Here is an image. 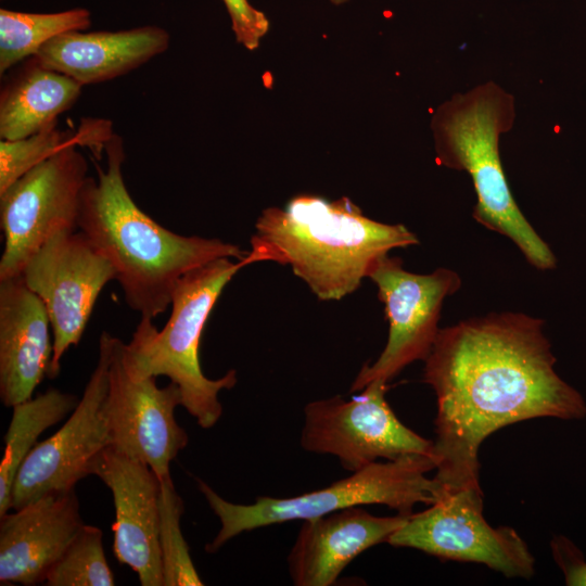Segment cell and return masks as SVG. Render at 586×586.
I'll return each mask as SVG.
<instances>
[{
  "label": "cell",
  "mask_w": 586,
  "mask_h": 586,
  "mask_svg": "<svg viewBox=\"0 0 586 586\" xmlns=\"http://www.w3.org/2000/svg\"><path fill=\"white\" fill-rule=\"evenodd\" d=\"M543 323L507 311L440 329L423 381L436 395L434 479L442 493L482 491L479 449L498 429L586 416L582 395L555 370Z\"/></svg>",
  "instance_id": "cell-1"
},
{
  "label": "cell",
  "mask_w": 586,
  "mask_h": 586,
  "mask_svg": "<svg viewBox=\"0 0 586 586\" xmlns=\"http://www.w3.org/2000/svg\"><path fill=\"white\" fill-rule=\"evenodd\" d=\"M105 169L88 178L78 229L115 270L127 305L153 319L171 304L176 283L188 271L218 258L244 260L247 252L218 239L184 237L165 229L132 200L122 166V138L112 133L105 143Z\"/></svg>",
  "instance_id": "cell-2"
},
{
  "label": "cell",
  "mask_w": 586,
  "mask_h": 586,
  "mask_svg": "<svg viewBox=\"0 0 586 586\" xmlns=\"http://www.w3.org/2000/svg\"><path fill=\"white\" fill-rule=\"evenodd\" d=\"M418 243L404 225L375 221L346 196L302 194L263 211L244 263L290 265L319 300L337 301L359 288L381 256Z\"/></svg>",
  "instance_id": "cell-3"
},
{
  "label": "cell",
  "mask_w": 586,
  "mask_h": 586,
  "mask_svg": "<svg viewBox=\"0 0 586 586\" xmlns=\"http://www.w3.org/2000/svg\"><path fill=\"white\" fill-rule=\"evenodd\" d=\"M514 116L512 95L494 82L454 95L432 118L436 157L470 175L479 224L513 241L535 268L551 269L556 257L518 207L499 156V137L512 128Z\"/></svg>",
  "instance_id": "cell-4"
},
{
  "label": "cell",
  "mask_w": 586,
  "mask_h": 586,
  "mask_svg": "<svg viewBox=\"0 0 586 586\" xmlns=\"http://www.w3.org/2000/svg\"><path fill=\"white\" fill-rule=\"evenodd\" d=\"M246 266L218 258L184 273L171 296V314L160 331L150 318H141L132 339L122 346L127 372L135 379L165 375L181 393V406L202 429L213 428L222 415L218 394L237 383L235 370L212 380L199 360L200 340L206 320L224 288Z\"/></svg>",
  "instance_id": "cell-5"
},
{
  "label": "cell",
  "mask_w": 586,
  "mask_h": 586,
  "mask_svg": "<svg viewBox=\"0 0 586 586\" xmlns=\"http://www.w3.org/2000/svg\"><path fill=\"white\" fill-rule=\"evenodd\" d=\"M435 469L433 456L406 455L395 460L375 461L314 492L285 498L258 496L249 505L230 502L196 479L200 492L220 522L217 535L205 549L216 552L243 532L362 505H384L398 514L410 515L415 505L431 506L441 497L438 483L426 476Z\"/></svg>",
  "instance_id": "cell-6"
},
{
  "label": "cell",
  "mask_w": 586,
  "mask_h": 586,
  "mask_svg": "<svg viewBox=\"0 0 586 586\" xmlns=\"http://www.w3.org/2000/svg\"><path fill=\"white\" fill-rule=\"evenodd\" d=\"M71 143L28 170L0 193L4 249L0 280L17 277L56 231L78 228L88 163Z\"/></svg>",
  "instance_id": "cell-7"
},
{
  "label": "cell",
  "mask_w": 586,
  "mask_h": 586,
  "mask_svg": "<svg viewBox=\"0 0 586 586\" xmlns=\"http://www.w3.org/2000/svg\"><path fill=\"white\" fill-rule=\"evenodd\" d=\"M386 384L373 381L349 399L340 395L314 400L304 408L301 446L332 455L348 471L379 459L406 455L433 456V441L406 426L385 399Z\"/></svg>",
  "instance_id": "cell-8"
},
{
  "label": "cell",
  "mask_w": 586,
  "mask_h": 586,
  "mask_svg": "<svg viewBox=\"0 0 586 586\" xmlns=\"http://www.w3.org/2000/svg\"><path fill=\"white\" fill-rule=\"evenodd\" d=\"M387 544L440 559L481 563L507 577L534 574V557L517 531L493 527L483 517L482 491L442 494L429 509L408 515Z\"/></svg>",
  "instance_id": "cell-9"
},
{
  "label": "cell",
  "mask_w": 586,
  "mask_h": 586,
  "mask_svg": "<svg viewBox=\"0 0 586 586\" xmlns=\"http://www.w3.org/2000/svg\"><path fill=\"white\" fill-rule=\"evenodd\" d=\"M368 277L378 288L388 321L386 345L372 365H364L351 391L358 392L373 381L387 383L416 360H425L437 337L444 300L461 285L454 270L438 268L419 275L403 268L398 257L381 256Z\"/></svg>",
  "instance_id": "cell-10"
},
{
  "label": "cell",
  "mask_w": 586,
  "mask_h": 586,
  "mask_svg": "<svg viewBox=\"0 0 586 586\" xmlns=\"http://www.w3.org/2000/svg\"><path fill=\"white\" fill-rule=\"evenodd\" d=\"M21 276L50 317L53 356L48 377L53 379L63 355L79 343L100 292L115 280V270L81 231L63 229L34 253Z\"/></svg>",
  "instance_id": "cell-11"
},
{
  "label": "cell",
  "mask_w": 586,
  "mask_h": 586,
  "mask_svg": "<svg viewBox=\"0 0 586 586\" xmlns=\"http://www.w3.org/2000/svg\"><path fill=\"white\" fill-rule=\"evenodd\" d=\"M114 341L110 333L101 334L98 362L78 405L59 431L37 443L22 462L11 492V509L75 489L78 481L90 475L95 457L111 445L104 402Z\"/></svg>",
  "instance_id": "cell-12"
},
{
  "label": "cell",
  "mask_w": 586,
  "mask_h": 586,
  "mask_svg": "<svg viewBox=\"0 0 586 586\" xmlns=\"http://www.w3.org/2000/svg\"><path fill=\"white\" fill-rule=\"evenodd\" d=\"M123 342L115 337L104 402L111 447L146 463L162 480L170 462L188 445V434L175 419L181 406L179 387H158L156 377L132 378L122 358Z\"/></svg>",
  "instance_id": "cell-13"
},
{
  "label": "cell",
  "mask_w": 586,
  "mask_h": 586,
  "mask_svg": "<svg viewBox=\"0 0 586 586\" xmlns=\"http://www.w3.org/2000/svg\"><path fill=\"white\" fill-rule=\"evenodd\" d=\"M91 474L102 480L113 495L115 558L137 573L142 586H164L157 475L146 463L111 446L95 457Z\"/></svg>",
  "instance_id": "cell-14"
},
{
  "label": "cell",
  "mask_w": 586,
  "mask_h": 586,
  "mask_svg": "<svg viewBox=\"0 0 586 586\" xmlns=\"http://www.w3.org/2000/svg\"><path fill=\"white\" fill-rule=\"evenodd\" d=\"M75 489L52 493L0 517V583H43L84 526Z\"/></svg>",
  "instance_id": "cell-15"
},
{
  "label": "cell",
  "mask_w": 586,
  "mask_h": 586,
  "mask_svg": "<svg viewBox=\"0 0 586 586\" xmlns=\"http://www.w3.org/2000/svg\"><path fill=\"white\" fill-rule=\"evenodd\" d=\"M408 515L377 517L358 507L304 520L288 556L296 586L333 585L365 550L387 543Z\"/></svg>",
  "instance_id": "cell-16"
},
{
  "label": "cell",
  "mask_w": 586,
  "mask_h": 586,
  "mask_svg": "<svg viewBox=\"0 0 586 586\" xmlns=\"http://www.w3.org/2000/svg\"><path fill=\"white\" fill-rule=\"evenodd\" d=\"M41 298L23 277L0 280V398L13 407L31 398L48 375L53 343Z\"/></svg>",
  "instance_id": "cell-17"
},
{
  "label": "cell",
  "mask_w": 586,
  "mask_h": 586,
  "mask_svg": "<svg viewBox=\"0 0 586 586\" xmlns=\"http://www.w3.org/2000/svg\"><path fill=\"white\" fill-rule=\"evenodd\" d=\"M169 43V33L152 25L117 31H71L49 40L35 58L85 86L123 76L164 53Z\"/></svg>",
  "instance_id": "cell-18"
},
{
  "label": "cell",
  "mask_w": 586,
  "mask_h": 586,
  "mask_svg": "<svg viewBox=\"0 0 586 586\" xmlns=\"http://www.w3.org/2000/svg\"><path fill=\"white\" fill-rule=\"evenodd\" d=\"M73 78L28 59L5 84L0 95V137L15 140L58 123L81 93Z\"/></svg>",
  "instance_id": "cell-19"
},
{
  "label": "cell",
  "mask_w": 586,
  "mask_h": 586,
  "mask_svg": "<svg viewBox=\"0 0 586 586\" xmlns=\"http://www.w3.org/2000/svg\"><path fill=\"white\" fill-rule=\"evenodd\" d=\"M79 403L76 395L49 388L35 398L13 406L12 418L3 437L4 451L0 461V517L11 509V492L17 471L37 445L41 433L59 423Z\"/></svg>",
  "instance_id": "cell-20"
},
{
  "label": "cell",
  "mask_w": 586,
  "mask_h": 586,
  "mask_svg": "<svg viewBox=\"0 0 586 586\" xmlns=\"http://www.w3.org/2000/svg\"><path fill=\"white\" fill-rule=\"evenodd\" d=\"M91 12L75 8L54 13L0 10V73L37 54L56 36L84 31L91 26Z\"/></svg>",
  "instance_id": "cell-21"
},
{
  "label": "cell",
  "mask_w": 586,
  "mask_h": 586,
  "mask_svg": "<svg viewBox=\"0 0 586 586\" xmlns=\"http://www.w3.org/2000/svg\"><path fill=\"white\" fill-rule=\"evenodd\" d=\"M183 501L176 492L173 480H160L158 544L161 549L164 586H202L190 557L189 546L182 535L180 519Z\"/></svg>",
  "instance_id": "cell-22"
},
{
  "label": "cell",
  "mask_w": 586,
  "mask_h": 586,
  "mask_svg": "<svg viewBox=\"0 0 586 586\" xmlns=\"http://www.w3.org/2000/svg\"><path fill=\"white\" fill-rule=\"evenodd\" d=\"M101 528L84 524L60 559L50 568L48 586H113Z\"/></svg>",
  "instance_id": "cell-23"
},
{
  "label": "cell",
  "mask_w": 586,
  "mask_h": 586,
  "mask_svg": "<svg viewBox=\"0 0 586 586\" xmlns=\"http://www.w3.org/2000/svg\"><path fill=\"white\" fill-rule=\"evenodd\" d=\"M77 143V133L60 130L58 123L25 138L0 141V193L62 148Z\"/></svg>",
  "instance_id": "cell-24"
},
{
  "label": "cell",
  "mask_w": 586,
  "mask_h": 586,
  "mask_svg": "<svg viewBox=\"0 0 586 586\" xmlns=\"http://www.w3.org/2000/svg\"><path fill=\"white\" fill-rule=\"evenodd\" d=\"M231 20V28L239 43L249 50L258 48L269 29L266 15L249 0H222Z\"/></svg>",
  "instance_id": "cell-25"
},
{
  "label": "cell",
  "mask_w": 586,
  "mask_h": 586,
  "mask_svg": "<svg viewBox=\"0 0 586 586\" xmlns=\"http://www.w3.org/2000/svg\"><path fill=\"white\" fill-rule=\"evenodd\" d=\"M550 546L553 559L563 572L565 584L586 586V561L576 546L562 536L555 537Z\"/></svg>",
  "instance_id": "cell-26"
},
{
  "label": "cell",
  "mask_w": 586,
  "mask_h": 586,
  "mask_svg": "<svg viewBox=\"0 0 586 586\" xmlns=\"http://www.w3.org/2000/svg\"><path fill=\"white\" fill-rule=\"evenodd\" d=\"M329 1L335 5H340L347 2L348 0H329Z\"/></svg>",
  "instance_id": "cell-27"
}]
</instances>
